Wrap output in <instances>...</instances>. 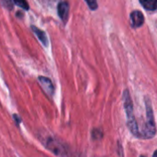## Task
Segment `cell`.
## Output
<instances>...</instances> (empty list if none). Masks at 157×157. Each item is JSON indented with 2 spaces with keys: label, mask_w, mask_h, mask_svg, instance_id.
Segmentation results:
<instances>
[{
  "label": "cell",
  "mask_w": 157,
  "mask_h": 157,
  "mask_svg": "<svg viewBox=\"0 0 157 157\" xmlns=\"http://www.w3.org/2000/svg\"><path fill=\"white\" fill-rule=\"evenodd\" d=\"M40 1L43 2L44 4H52V3L54 4L56 0H40Z\"/></svg>",
  "instance_id": "cell-12"
},
{
  "label": "cell",
  "mask_w": 157,
  "mask_h": 157,
  "mask_svg": "<svg viewBox=\"0 0 157 157\" xmlns=\"http://www.w3.org/2000/svg\"><path fill=\"white\" fill-rule=\"evenodd\" d=\"M85 1L92 10H95L98 8V4L96 0H85Z\"/></svg>",
  "instance_id": "cell-11"
},
{
  "label": "cell",
  "mask_w": 157,
  "mask_h": 157,
  "mask_svg": "<svg viewBox=\"0 0 157 157\" xmlns=\"http://www.w3.org/2000/svg\"><path fill=\"white\" fill-rule=\"evenodd\" d=\"M145 104H146V122H145L143 130L141 131V138L151 139L154 137V135L156 133L154 117H153V112H152L150 99L146 98Z\"/></svg>",
  "instance_id": "cell-2"
},
{
  "label": "cell",
  "mask_w": 157,
  "mask_h": 157,
  "mask_svg": "<svg viewBox=\"0 0 157 157\" xmlns=\"http://www.w3.org/2000/svg\"><path fill=\"white\" fill-rule=\"evenodd\" d=\"M68 12H69L68 3L66 1L59 2L57 5V13H58L59 18L62 20V21L64 23H66L68 19Z\"/></svg>",
  "instance_id": "cell-6"
},
{
  "label": "cell",
  "mask_w": 157,
  "mask_h": 157,
  "mask_svg": "<svg viewBox=\"0 0 157 157\" xmlns=\"http://www.w3.org/2000/svg\"><path fill=\"white\" fill-rule=\"evenodd\" d=\"M0 4L9 10H11L14 7L13 0H0Z\"/></svg>",
  "instance_id": "cell-10"
},
{
  "label": "cell",
  "mask_w": 157,
  "mask_h": 157,
  "mask_svg": "<svg viewBox=\"0 0 157 157\" xmlns=\"http://www.w3.org/2000/svg\"><path fill=\"white\" fill-rule=\"evenodd\" d=\"M31 29L33 30V33L38 37V39L40 40V42H41L44 46H47V45H48V40H47V36H46L45 33H44V31L38 29L36 26H33V25L31 26Z\"/></svg>",
  "instance_id": "cell-7"
},
{
  "label": "cell",
  "mask_w": 157,
  "mask_h": 157,
  "mask_svg": "<svg viewBox=\"0 0 157 157\" xmlns=\"http://www.w3.org/2000/svg\"><path fill=\"white\" fill-rule=\"evenodd\" d=\"M152 157H157V150L153 152V155H152Z\"/></svg>",
  "instance_id": "cell-14"
},
{
  "label": "cell",
  "mask_w": 157,
  "mask_h": 157,
  "mask_svg": "<svg viewBox=\"0 0 157 157\" xmlns=\"http://www.w3.org/2000/svg\"><path fill=\"white\" fill-rule=\"evenodd\" d=\"M14 1V4H16L18 7L23 9L24 10H29V4L26 0H13Z\"/></svg>",
  "instance_id": "cell-9"
},
{
  "label": "cell",
  "mask_w": 157,
  "mask_h": 157,
  "mask_svg": "<svg viewBox=\"0 0 157 157\" xmlns=\"http://www.w3.org/2000/svg\"><path fill=\"white\" fill-rule=\"evenodd\" d=\"M140 3L147 10H157V0H140Z\"/></svg>",
  "instance_id": "cell-8"
},
{
  "label": "cell",
  "mask_w": 157,
  "mask_h": 157,
  "mask_svg": "<svg viewBox=\"0 0 157 157\" xmlns=\"http://www.w3.org/2000/svg\"><path fill=\"white\" fill-rule=\"evenodd\" d=\"M144 22V16L139 10H134L130 14V24L133 28H139L142 26Z\"/></svg>",
  "instance_id": "cell-5"
},
{
  "label": "cell",
  "mask_w": 157,
  "mask_h": 157,
  "mask_svg": "<svg viewBox=\"0 0 157 157\" xmlns=\"http://www.w3.org/2000/svg\"><path fill=\"white\" fill-rule=\"evenodd\" d=\"M140 157H145V156H143V155H141V156H140Z\"/></svg>",
  "instance_id": "cell-15"
},
{
  "label": "cell",
  "mask_w": 157,
  "mask_h": 157,
  "mask_svg": "<svg viewBox=\"0 0 157 157\" xmlns=\"http://www.w3.org/2000/svg\"><path fill=\"white\" fill-rule=\"evenodd\" d=\"M123 101H124V107H125L126 115H127L128 128H129V130L131 131V133L134 136H136L138 138H141L140 131L139 129V126H138V123H137V121L135 119V116H134L132 101H131V98H130V95H129V93L128 90L124 91Z\"/></svg>",
  "instance_id": "cell-1"
},
{
  "label": "cell",
  "mask_w": 157,
  "mask_h": 157,
  "mask_svg": "<svg viewBox=\"0 0 157 157\" xmlns=\"http://www.w3.org/2000/svg\"><path fill=\"white\" fill-rule=\"evenodd\" d=\"M38 81H39V83H40L41 87L43 88V90L49 96H52L54 94V86H53V83H52L50 78H48L46 77L40 76L38 78Z\"/></svg>",
  "instance_id": "cell-4"
},
{
  "label": "cell",
  "mask_w": 157,
  "mask_h": 157,
  "mask_svg": "<svg viewBox=\"0 0 157 157\" xmlns=\"http://www.w3.org/2000/svg\"><path fill=\"white\" fill-rule=\"evenodd\" d=\"M13 117H14V119H15V121H16V123H17V125L19 126V124L21 123V117H19L17 115H13Z\"/></svg>",
  "instance_id": "cell-13"
},
{
  "label": "cell",
  "mask_w": 157,
  "mask_h": 157,
  "mask_svg": "<svg viewBox=\"0 0 157 157\" xmlns=\"http://www.w3.org/2000/svg\"><path fill=\"white\" fill-rule=\"evenodd\" d=\"M44 146H46L50 151H52L55 154L58 156H63V153H65V150L63 149L61 144L52 138H49L46 141H44Z\"/></svg>",
  "instance_id": "cell-3"
}]
</instances>
